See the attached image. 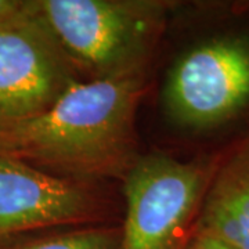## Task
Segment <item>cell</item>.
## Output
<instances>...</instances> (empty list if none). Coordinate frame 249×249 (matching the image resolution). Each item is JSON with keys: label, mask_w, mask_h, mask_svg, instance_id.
<instances>
[{"label": "cell", "mask_w": 249, "mask_h": 249, "mask_svg": "<svg viewBox=\"0 0 249 249\" xmlns=\"http://www.w3.org/2000/svg\"><path fill=\"white\" fill-rule=\"evenodd\" d=\"M145 75L80 80L45 114L0 133V152L57 178L122 181L140 160Z\"/></svg>", "instance_id": "1"}, {"label": "cell", "mask_w": 249, "mask_h": 249, "mask_svg": "<svg viewBox=\"0 0 249 249\" xmlns=\"http://www.w3.org/2000/svg\"><path fill=\"white\" fill-rule=\"evenodd\" d=\"M183 249H231L216 237L194 229Z\"/></svg>", "instance_id": "10"}, {"label": "cell", "mask_w": 249, "mask_h": 249, "mask_svg": "<svg viewBox=\"0 0 249 249\" xmlns=\"http://www.w3.org/2000/svg\"><path fill=\"white\" fill-rule=\"evenodd\" d=\"M36 9V0H0V25L27 17Z\"/></svg>", "instance_id": "9"}, {"label": "cell", "mask_w": 249, "mask_h": 249, "mask_svg": "<svg viewBox=\"0 0 249 249\" xmlns=\"http://www.w3.org/2000/svg\"><path fill=\"white\" fill-rule=\"evenodd\" d=\"M194 229L231 249H249V144L216 169Z\"/></svg>", "instance_id": "7"}, {"label": "cell", "mask_w": 249, "mask_h": 249, "mask_svg": "<svg viewBox=\"0 0 249 249\" xmlns=\"http://www.w3.org/2000/svg\"><path fill=\"white\" fill-rule=\"evenodd\" d=\"M93 183L49 175L0 152V244L35 232L115 223Z\"/></svg>", "instance_id": "6"}, {"label": "cell", "mask_w": 249, "mask_h": 249, "mask_svg": "<svg viewBox=\"0 0 249 249\" xmlns=\"http://www.w3.org/2000/svg\"><path fill=\"white\" fill-rule=\"evenodd\" d=\"M213 160L142 155L122 180L124 216L116 249H183L194 230Z\"/></svg>", "instance_id": "3"}, {"label": "cell", "mask_w": 249, "mask_h": 249, "mask_svg": "<svg viewBox=\"0 0 249 249\" xmlns=\"http://www.w3.org/2000/svg\"><path fill=\"white\" fill-rule=\"evenodd\" d=\"M166 115L183 129L222 124L249 104V35L216 36L193 46L168 72Z\"/></svg>", "instance_id": "4"}, {"label": "cell", "mask_w": 249, "mask_h": 249, "mask_svg": "<svg viewBox=\"0 0 249 249\" xmlns=\"http://www.w3.org/2000/svg\"><path fill=\"white\" fill-rule=\"evenodd\" d=\"M82 78L39 10L0 25V133L35 119Z\"/></svg>", "instance_id": "5"}, {"label": "cell", "mask_w": 249, "mask_h": 249, "mask_svg": "<svg viewBox=\"0 0 249 249\" xmlns=\"http://www.w3.org/2000/svg\"><path fill=\"white\" fill-rule=\"evenodd\" d=\"M175 3L39 0V10L82 80L147 75Z\"/></svg>", "instance_id": "2"}, {"label": "cell", "mask_w": 249, "mask_h": 249, "mask_svg": "<svg viewBox=\"0 0 249 249\" xmlns=\"http://www.w3.org/2000/svg\"><path fill=\"white\" fill-rule=\"evenodd\" d=\"M121 223L35 232L0 244V249H116Z\"/></svg>", "instance_id": "8"}]
</instances>
